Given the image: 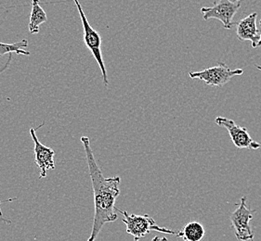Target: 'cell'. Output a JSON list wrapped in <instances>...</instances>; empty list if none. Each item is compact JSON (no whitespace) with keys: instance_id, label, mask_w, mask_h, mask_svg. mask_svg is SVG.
<instances>
[{"instance_id":"8","label":"cell","mask_w":261,"mask_h":241,"mask_svg":"<svg viewBox=\"0 0 261 241\" xmlns=\"http://www.w3.org/2000/svg\"><path fill=\"white\" fill-rule=\"evenodd\" d=\"M41 126H38L37 129L36 128H31L30 129V135L32 136V139L35 144L34 147V152H35V163L37 164V167L40 170V178H46L47 177V171L49 170H54L55 169V161H54V155L55 152L51 147H46L39 141L37 138L36 131L39 129Z\"/></svg>"},{"instance_id":"9","label":"cell","mask_w":261,"mask_h":241,"mask_svg":"<svg viewBox=\"0 0 261 241\" xmlns=\"http://www.w3.org/2000/svg\"><path fill=\"white\" fill-rule=\"evenodd\" d=\"M256 12H252L240 21L236 22V35L240 41H250L253 48H256L260 38V32L256 26Z\"/></svg>"},{"instance_id":"16","label":"cell","mask_w":261,"mask_h":241,"mask_svg":"<svg viewBox=\"0 0 261 241\" xmlns=\"http://www.w3.org/2000/svg\"><path fill=\"white\" fill-rule=\"evenodd\" d=\"M235 1H242V0H235Z\"/></svg>"},{"instance_id":"17","label":"cell","mask_w":261,"mask_h":241,"mask_svg":"<svg viewBox=\"0 0 261 241\" xmlns=\"http://www.w3.org/2000/svg\"><path fill=\"white\" fill-rule=\"evenodd\" d=\"M260 145H261V143H260Z\"/></svg>"},{"instance_id":"2","label":"cell","mask_w":261,"mask_h":241,"mask_svg":"<svg viewBox=\"0 0 261 241\" xmlns=\"http://www.w3.org/2000/svg\"><path fill=\"white\" fill-rule=\"evenodd\" d=\"M115 210L124 216L123 223L126 226V232L134 237V241H139L147 236L151 231H156L168 235L178 236V231L170 230L157 226L155 221L149 215H129L126 210H122L115 207Z\"/></svg>"},{"instance_id":"6","label":"cell","mask_w":261,"mask_h":241,"mask_svg":"<svg viewBox=\"0 0 261 241\" xmlns=\"http://www.w3.org/2000/svg\"><path fill=\"white\" fill-rule=\"evenodd\" d=\"M236 207L230 215L231 226L236 238L241 241H254V232L251 228L250 221L256 210H251L247 206L246 197H243Z\"/></svg>"},{"instance_id":"13","label":"cell","mask_w":261,"mask_h":241,"mask_svg":"<svg viewBox=\"0 0 261 241\" xmlns=\"http://www.w3.org/2000/svg\"><path fill=\"white\" fill-rule=\"evenodd\" d=\"M151 241H168L167 237L164 236V237H159V236H154L153 239Z\"/></svg>"},{"instance_id":"3","label":"cell","mask_w":261,"mask_h":241,"mask_svg":"<svg viewBox=\"0 0 261 241\" xmlns=\"http://www.w3.org/2000/svg\"><path fill=\"white\" fill-rule=\"evenodd\" d=\"M73 2L76 5L80 19L82 21L84 29V42L86 44L87 47L91 51L92 55L94 56L97 63L99 64V69H100L101 74H102L103 83L107 86L109 84V81H108V75H107V71H106V67H105V61L102 58V54H101L102 39H101V37H100L99 33L94 30L92 26L90 25L87 17L84 13L82 6L79 3V0H73Z\"/></svg>"},{"instance_id":"15","label":"cell","mask_w":261,"mask_h":241,"mask_svg":"<svg viewBox=\"0 0 261 241\" xmlns=\"http://www.w3.org/2000/svg\"><path fill=\"white\" fill-rule=\"evenodd\" d=\"M255 67H256L257 70H259V71H261V66L260 65H258V64H255Z\"/></svg>"},{"instance_id":"11","label":"cell","mask_w":261,"mask_h":241,"mask_svg":"<svg viewBox=\"0 0 261 241\" xmlns=\"http://www.w3.org/2000/svg\"><path fill=\"white\" fill-rule=\"evenodd\" d=\"M47 17L45 11L40 6L39 0H32V11L29 22V32L31 34H38L43 23L47 22Z\"/></svg>"},{"instance_id":"4","label":"cell","mask_w":261,"mask_h":241,"mask_svg":"<svg viewBox=\"0 0 261 241\" xmlns=\"http://www.w3.org/2000/svg\"><path fill=\"white\" fill-rule=\"evenodd\" d=\"M243 74V69L231 70L226 63H220L216 66L204 69L201 72H190L189 76L192 79H199L207 85L222 87L234 76H240Z\"/></svg>"},{"instance_id":"5","label":"cell","mask_w":261,"mask_h":241,"mask_svg":"<svg viewBox=\"0 0 261 241\" xmlns=\"http://www.w3.org/2000/svg\"><path fill=\"white\" fill-rule=\"evenodd\" d=\"M241 8V1L230 0H218L211 7H203L201 13L204 21L217 19L222 22L226 30H230L236 22H232V19Z\"/></svg>"},{"instance_id":"10","label":"cell","mask_w":261,"mask_h":241,"mask_svg":"<svg viewBox=\"0 0 261 241\" xmlns=\"http://www.w3.org/2000/svg\"><path fill=\"white\" fill-rule=\"evenodd\" d=\"M29 45L28 40L22 39L19 42L12 44H6L0 42V74L4 73L7 69L10 67L12 62L13 53L17 55L29 56L30 52L24 50Z\"/></svg>"},{"instance_id":"12","label":"cell","mask_w":261,"mask_h":241,"mask_svg":"<svg viewBox=\"0 0 261 241\" xmlns=\"http://www.w3.org/2000/svg\"><path fill=\"white\" fill-rule=\"evenodd\" d=\"M204 235V227L199 222H190L183 227L182 230L178 231L177 236L185 241H201Z\"/></svg>"},{"instance_id":"14","label":"cell","mask_w":261,"mask_h":241,"mask_svg":"<svg viewBox=\"0 0 261 241\" xmlns=\"http://www.w3.org/2000/svg\"><path fill=\"white\" fill-rule=\"evenodd\" d=\"M259 24H260L261 27V19L260 21H259ZM261 47V31H260V38H259V41H258V43H257V46H256V47Z\"/></svg>"},{"instance_id":"7","label":"cell","mask_w":261,"mask_h":241,"mask_svg":"<svg viewBox=\"0 0 261 241\" xmlns=\"http://www.w3.org/2000/svg\"><path fill=\"white\" fill-rule=\"evenodd\" d=\"M215 123L220 127H223L228 131L230 138H231V141L233 142L235 147L241 148V149H246V148L258 149V148H260V143L255 141L251 137L246 127L236 125L234 120L219 116L215 119Z\"/></svg>"},{"instance_id":"1","label":"cell","mask_w":261,"mask_h":241,"mask_svg":"<svg viewBox=\"0 0 261 241\" xmlns=\"http://www.w3.org/2000/svg\"><path fill=\"white\" fill-rule=\"evenodd\" d=\"M81 142L86 152L94 196V218L91 233L87 241H95L105 224L117 220V215L115 213V200L120 195L119 186L121 179L119 176L109 178L105 177L95 160L94 153L90 147L89 137L82 136Z\"/></svg>"}]
</instances>
